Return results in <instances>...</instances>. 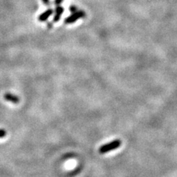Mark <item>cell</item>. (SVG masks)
Wrapping results in <instances>:
<instances>
[{"mask_svg": "<svg viewBox=\"0 0 177 177\" xmlns=\"http://www.w3.org/2000/svg\"><path fill=\"white\" fill-rule=\"evenodd\" d=\"M121 144H122V142L120 140H113L112 142H110L109 143L100 146L99 148V153L102 154H106V153L109 152V151H113V150L117 149L121 146Z\"/></svg>", "mask_w": 177, "mask_h": 177, "instance_id": "6da1fadb", "label": "cell"}, {"mask_svg": "<svg viewBox=\"0 0 177 177\" xmlns=\"http://www.w3.org/2000/svg\"><path fill=\"white\" fill-rule=\"evenodd\" d=\"M85 16H86L85 11L78 10L76 12L72 13L70 16H69L67 18L65 19L64 23L66 24V25H71V24H73L74 22H77L78 20L84 18Z\"/></svg>", "mask_w": 177, "mask_h": 177, "instance_id": "7a4b0ae2", "label": "cell"}, {"mask_svg": "<svg viewBox=\"0 0 177 177\" xmlns=\"http://www.w3.org/2000/svg\"><path fill=\"white\" fill-rule=\"evenodd\" d=\"M64 9L63 7H62L61 6L57 5L55 7V16H54L53 19H52V22H58L59 20L60 19V17H61L62 14H63Z\"/></svg>", "mask_w": 177, "mask_h": 177, "instance_id": "3957f363", "label": "cell"}, {"mask_svg": "<svg viewBox=\"0 0 177 177\" xmlns=\"http://www.w3.org/2000/svg\"><path fill=\"white\" fill-rule=\"evenodd\" d=\"M4 99L5 100H7V101L8 102H10V103H19V98L18 96H16V95H13V94H11V93H9V92H7V93H5L4 95Z\"/></svg>", "mask_w": 177, "mask_h": 177, "instance_id": "277c9868", "label": "cell"}, {"mask_svg": "<svg viewBox=\"0 0 177 177\" xmlns=\"http://www.w3.org/2000/svg\"><path fill=\"white\" fill-rule=\"evenodd\" d=\"M52 13H53V10L52 9H48V10L44 11L43 13L40 14L38 19H39V22H45L52 16Z\"/></svg>", "mask_w": 177, "mask_h": 177, "instance_id": "5b68a950", "label": "cell"}, {"mask_svg": "<svg viewBox=\"0 0 177 177\" xmlns=\"http://www.w3.org/2000/svg\"><path fill=\"white\" fill-rule=\"evenodd\" d=\"M69 10L70 12H71L72 13L76 12V11H77L78 10V7H76L75 5H73V4H72V5H70V6H69Z\"/></svg>", "mask_w": 177, "mask_h": 177, "instance_id": "8992f818", "label": "cell"}, {"mask_svg": "<svg viewBox=\"0 0 177 177\" xmlns=\"http://www.w3.org/2000/svg\"><path fill=\"white\" fill-rule=\"evenodd\" d=\"M7 135V131L4 129H0V138H4Z\"/></svg>", "mask_w": 177, "mask_h": 177, "instance_id": "52a82bcc", "label": "cell"}, {"mask_svg": "<svg viewBox=\"0 0 177 177\" xmlns=\"http://www.w3.org/2000/svg\"><path fill=\"white\" fill-rule=\"evenodd\" d=\"M63 1V0H54V4H55V5H60Z\"/></svg>", "mask_w": 177, "mask_h": 177, "instance_id": "ba28073f", "label": "cell"}, {"mask_svg": "<svg viewBox=\"0 0 177 177\" xmlns=\"http://www.w3.org/2000/svg\"><path fill=\"white\" fill-rule=\"evenodd\" d=\"M42 2L44 3V4H45L46 6H49L50 4V1L49 0H42Z\"/></svg>", "mask_w": 177, "mask_h": 177, "instance_id": "9c48e42d", "label": "cell"}, {"mask_svg": "<svg viewBox=\"0 0 177 177\" xmlns=\"http://www.w3.org/2000/svg\"><path fill=\"white\" fill-rule=\"evenodd\" d=\"M47 25H48L49 27H52V25H51V23H48V24H47Z\"/></svg>", "mask_w": 177, "mask_h": 177, "instance_id": "30bf717a", "label": "cell"}]
</instances>
